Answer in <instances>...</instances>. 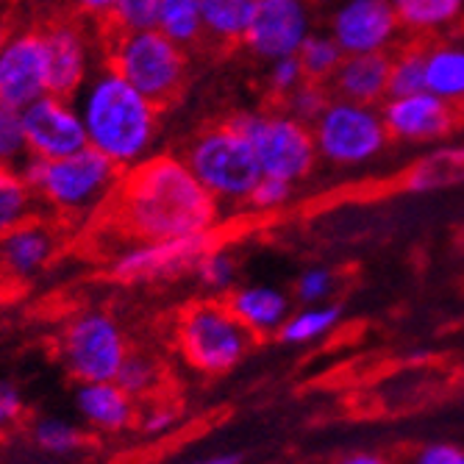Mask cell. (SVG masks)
Wrapping results in <instances>:
<instances>
[{"label": "cell", "instance_id": "1", "mask_svg": "<svg viewBox=\"0 0 464 464\" xmlns=\"http://www.w3.org/2000/svg\"><path fill=\"white\" fill-rule=\"evenodd\" d=\"M218 198L176 156H153L125 170L92 215V231L111 242H164L212 231Z\"/></svg>", "mask_w": 464, "mask_h": 464}, {"label": "cell", "instance_id": "2", "mask_svg": "<svg viewBox=\"0 0 464 464\" xmlns=\"http://www.w3.org/2000/svg\"><path fill=\"white\" fill-rule=\"evenodd\" d=\"M20 176L34 189L39 203L48 208V215L67 226L92 220V215L117 187L122 167L90 145L67 159L53 161L31 156Z\"/></svg>", "mask_w": 464, "mask_h": 464}, {"label": "cell", "instance_id": "3", "mask_svg": "<svg viewBox=\"0 0 464 464\" xmlns=\"http://www.w3.org/2000/svg\"><path fill=\"white\" fill-rule=\"evenodd\" d=\"M83 125L92 148L114 164L129 167L150 148L159 131V109L120 72L106 67L90 87Z\"/></svg>", "mask_w": 464, "mask_h": 464}, {"label": "cell", "instance_id": "4", "mask_svg": "<svg viewBox=\"0 0 464 464\" xmlns=\"http://www.w3.org/2000/svg\"><path fill=\"white\" fill-rule=\"evenodd\" d=\"M106 64L148 98L159 111L173 106L187 87L189 59L170 36L156 31L120 34L103 42Z\"/></svg>", "mask_w": 464, "mask_h": 464}, {"label": "cell", "instance_id": "5", "mask_svg": "<svg viewBox=\"0 0 464 464\" xmlns=\"http://www.w3.org/2000/svg\"><path fill=\"white\" fill-rule=\"evenodd\" d=\"M184 164L218 200H247L265 176L250 142L228 120L198 131L184 150Z\"/></svg>", "mask_w": 464, "mask_h": 464}, {"label": "cell", "instance_id": "6", "mask_svg": "<svg viewBox=\"0 0 464 464\" xmlns=\"http://www.w3.org/2000/svg\"><path fill=\"white\" fill-rule=\"evenodd\" d=\"M228 122L250 142L265 176L295 184L312 173L320 153L306 122L281 111H239Z\"/></svg>", "mask_w": 464, "mask_h": 464}, {"label": "cell", "instance_id": "7", "mask_svg": "<svg viewBox=\"0 0 464 464\" xmlns=\"http://www.w3.org/2000/svg\"><path fill=\"white\" fill-rule=\"evenodd\" d=\"M253 331L245 328L226 304L198 301L179 317L176 345L189 367L200 372H226L250 348Z\"/></svg>", "mask_w": 464, "mask_h": 464}, {"label": "cell", "instance_id": "8", "mask_svg": "<svg viewBox=\"0 0 464 464\" xmlns=\"http://www.w3.org/2000/svg\"><path fill=\"white\" fill-rule=\"evenodd\" d=\"M317 153L334 164H362L384 150L390 131L382 109L334 98L312 125Z\"/></svg>", "mask_w": 464, "mask_h": 464}, {"label": "cell", "instance_id": "9", "mask_svg": "<svg viewBox=\"0 0 464 464\" xmlns=\"http://www.w3.org/2000/svg\"><path fill=\"white\" fill-rule=\"evenodd\" d=\"M129 348L120 325L103 312H83L62 334V359L81 384L114 382Z\"/></svg>", "mask_w": 464, "mask_h": 464}, {"label": "cell", "instance_id": "10", "mask_svg": "<svg viewBox=\"0 0 464 464\" xmlns=\"http://www.w3.org/2000/svg\"><path fill=\"white\" fill-rule=\"evenodd\" d=\"M312 34V9L306 0H259L242 45L253 59L270 64L298 56Z\"/></svg>", "mask_w": 464, "mask_h": 464}, {"label": "cell", "instance_id": "11", "mask_svg": "<svg viewBox=\"0 0 464 464\" xmlns=\"http://www.w3.org/2000/svg\"><path fill=\"white\" fill-rule=\"evenodd\" d=\"M215 250V234L203 231L181 239H164V242H145L125 247L111 276L120 281H153V278H170L181 276L184 270H198L200 262Z\"/></svg>", "mask_w": 464, "mask_h": 464}, {"label": "cell", "instance_id": "12", "mask_svg": "<svg viewBox=\"0 0 464 464\" xmlns=\"http://www.w3.org/2000/svg\"><path fill=\"white\" fill-rule=\"evenodd\" d=\"M64 223L53 215H34L0 237V286H20L45 270L64 242Z\"/></svg>", "mask_w": 464, "mask_h": 464}, {"label": "cell", "instance_id": "13", "mask_svg": "<svg viewBox=\"0 0 464 464\" xmlns=\"http://www.w3.org/2000/svg\"><path fill=\"white\" fill-rule=\"evenodd\" d=\"M398 31L401 20L392 0H343L328 25L345 56L387 53Z\"/></svg>", "mask_w": 464, "mask_h": 464}, {"label": "cell", "instance_id": "14", "mask_svg": "<svg viewBox=\"0 0 464 464\" xmlns=\"http://www.w3.org/2000/svg\"><path fill=\"white\" fill-rule=\"evenodd\" d=\"M48 45L39 25H34L0 53V101H6L14 109L31 106L39 98H45L42 92H48Z\"/></svg>", "mask_w": 464, "mask_h": 464}, {"label": "cell", "instance_id": "15", "mask_svg": "<svg viewBox=\"0 0 464 464\" xmlns=\"http://www.w3.org/2000/svg\"><path fill=\"white\" fill-rule=\"evenodd\" d=\"M25 140L31 156L39 159H67L83 148H90L87 125L59 98L45 95L31 103L23 114Z\"/></svg>", "mask_w": 464, "mask_h": 464}, {"label": "cell", "instance_id": "16", "mask_svg": "<svg viewBox=\"0 0 464 464\" xmlns=\"http://www.w3.org/2000/svg\"><path fill=\"white\" fill-rule=\"evenodd\" d=\"M48 45L51 81L48 92L59 101H70L87 75V36L75 14H53L36 23Z\"/></svg>", "mask_w": 464, "mask_h": 464}, {"label": "cell", "instance_id": "17", "mask_svg": "<svg viewBox=\"0 0 464 464\" xmlns=\"http://www.w3.org/2000/svg\"><path fill=\"white\" fill-rule=\"evenodd\" d=\"M390 140L403 142H431L448 137L459 125V106H450L448 101L417 92L406 98H390L382 106Z\"/></svg>", "mask_w": 464, "mask_h": 464}, {"label": "cell", "instance_id": "18", "mask_svg": "<svg viewBox=\"0 0 464 464\" xmlns=\"http://www.w3.org/2000/svg\"><path fill=\"white\" fill-rule=\"evenodd\" d=\"M390 53H364V56H345L340 70L334 72L331 87L334 98L375 106L390 98Z\"/></svg>", "mask_w": 464, "mask_h": 464}, {"label": "cell", "instance_id": "19", "mask_svg": "<svg viewBox=\"0 0 464 464\" xmlns=\"http://www.w3.org/2000/svg\"><path fill=\"white\" fill-rule=\"evenodd\" d=\"M78 411L92 429L101 431H120L129 429L137 420L134 398L125 392L117 382H98V384H81L75 395Z\"/></svg>", "mask_w": 464, "mask_h": 464}, {"label": "cell", "instance_id": "20", "mask_svg": "<svg viewBox=\"0 0 464 464\" xmlns=\"http://www.w3.org/2000/svg\"><path fill=\"white\" fill-rule=\"evenodd\" d=\"M426 92L464 106V39H440L426 48Z\"/></svg>", "mask_w": 464, "mask_h": 464}, {"label": "cell", "instance_id": "21", "mask_svg": "<svg viewBox=\"0 0 464 464\" xmlns=\"http://www.w3.org/2000/svg\"><path fill=\"white\" fill-rule=\"evenodd\" d=\"M259 0H203V39L239 45L256 14Z\"/></svg>", "mask_w": 464, "mask_h": 464}, {"label": "cell", "instance_id": "22", "mask_svg": "<svg viewBox=\"0 0 464 464\" xmlns=\"http://www.w3.org/2000/svg\"><path fill=\"white\" fill-rule=\"evenodd\" d=\"M461 181H464V148H442L414 161L403 173L401 187L406 192H434Z\"/></svg>", "mask_w": 464, "mask_h": 464}, {"label": "cell", "instance_id": "23", "mask_svg": "<svg viewBox=\"0 0 464 464\" xmlns=\"http://www.w3.org/2000/svg\"><path fill=\"white\" fill-rule=\"evenodd\" d=\"M226 306L253 334H265V331L281 325V320L286 314V298L281 292L267 289V286L239 289L226 301Z\"/></svg>", "mask_w": 464, "mask_h": 464}, {"label": "cell", "instance_id": "24", "mask_svg": "<svg viewBox=\"0 0 464 464\" xmlns=\"http://www.w3.org/2000/svg\"><path fill=\"white\" fill-rule=\"evenodd\" d=\"M34 215H39V198L34 189L17 170L0 167V237L20 228Z\"/></svg>", "mask_w": 464, "mask_h": 464}, {"label": "cell", "instance_id": "25", "mask_svg": "<svg viewBox=\"0 0 464 464\" xmlns=\"http://www.w3.org/2000/svg\"><path fill=\"white\" fill-rule=\"evenodd\" d=\"M392 6L398 12L401 28L426 34L456 23L464 9V0H392Z\"/></svg>", "mask_w": 464, "mask_h": 464}, {"label": "cell", "instance_id": "26", "mask_svg": "<svg viewBox=\"0 0 464 464\" xmlns=\"http://www.w3.org/2000/svg\"><path fill=\"white\" fill-rule=\"evenodd\" d=\"M159 31L184 51L203 42V0H161Z\"/></svg>", "mask_w": 464, "mask_h": 464}, {"label": "cell", "instance_id": "27", "mask_svg": "<svg viewBox=\"0 0 464 464\" xmlns=\"http://www.w3.org/2000/svg\"><path fill=\"white\" fill-rule=\"evenodd\" d=\"M159 12H161V0H117L111 14L98 17V23L103 28V42L111 36H120V34L156 31Z\"/></svg>", "mask_w": 464, "mask_h": 464}, {"label": "cell", "instance_id": "28", "mask_svg": "<svg viewBox=\"0 0 464 464\" xmlns=\"http://www.w3.org/2000/svg\"><path fill=\"white\" fill-rule=\"evenodd\" d=\"M114 382L129 392L134 401L142 398V401H150V398H159V390H161V382H164V372L159 367L156 359L145 356V353H129L117 372Z\"/></svg>", "mask_w": 464, "mask_h": 464}, {"label": "cell", "instance_id": "29", "mask_svg": "<svg viewBox=\"0 0 464 464\" xmlns=\"http://www.w3.org/2000/svg\"><path fill=\"white\" fill-rule=\"evenodd\" d=\"M298 59L304 64L306 81L325 83L334 78L336 70H340V64L345 62V53L340 45H336V39L331 34H312L304 42V48L298 51Z\"/></svg>", "mask_w": 464, "mask_h": 464}, {"label": "cell", "instance_id": "30", "mask_svg": "<svg viewBox=\"0 0 464 464\" xmlns=\"http://www.w3.org/2000/svg\"><path fill=\"white\" fill-rule=\"evenodd\" d=\"M417 92H426V48L411 45L392 56L390 98H406Z\"/></svg>", "mask_w": 464, "mask_h": 464}, {"label": "cell", "instance_id": "31", "mask_svg": "<svg viewBox=\"0 0 464 464\" xmlns=\"http://www.w3.org/2000/svg\"><path fill=\"white\" fill-rule=\"evenodd\" d=\"M34 442L48 453L67 456V453L81 450L87 445V437H83L81 429H75L72 423H64V420H56V417H45V420H36Z\"/></svg>", "mask_w": 464, "mask_h": 464}, {"label": "cell", "instance_id": "32", "mask_svg": "<svg viewBox=\"0 0 464 464\" xmlns=\"http://www.w3.org/2000/svg\"><path fill=\"white\" fill-rule=\"evenodd\" d=\"M331 101L334 98H331V92L323 87V83L306 81V83H301V87L284 101V106H286V114H292L295 120H301L306 125H314V120L328 109Z\"/></svg>", "mask_w": 464, "mask_h": 464}, {"label": "cell", "instance_id": "33", "mask_svg": "<svg viewBox=\"0 0 464 464\" xmlns=\"http://www.w3.org/2000/svg\"><path fill=\"white\" fill-rule=\"evenodd\" d=\"M28 148L25 125L14 106L0 101V167H12Z\"/></svg>", "mask_w": 464, "mask_h": 464}, {"label": "cell", "instance_id": "34", "mask_svg": "<svg viewBox=\"0 0 464 464\" xmlns=\"http://www.w3.org/2000/svg\"><path fill=\"white\" fill-rule=\"evenodd\" d=\"M336 317H340V309L331 306V309H306L298 317H292L289 323H284L281 328V340L284 343H306L314 340L323 331H328Z\"/></svg>", "mask_w": 464, "mask_h": 464}, {"label": "cell", "instance_id": "35", "mask_svg": "<svg viewBox=\"0 0 464 464\" xmlns=\"http://www.w3.org/2000/svg\"><path fill=\"white\" fill-rule=\"evenodd\" d=\"M306 83V72H304V64L298 56H286V59H278V62H270L267 64V90L284 103L295 90Z\"/></svg>", "mask_w": 464, "mask_h": 464}, {"label": "cell", "instance_id": "36", "mask_svg": "<svg viewBox=\"0 0 464 464\" xmlns=\"http://www.w3.org/2000/svg\"><path fill=\"white\" fill-rule=\"evenodd\" d=\"M23 414H25V406H23L17 387L6 382V378H0V437L12 434L23 423Z\"/></svg>", "mask_w": 464, "mask_h": 464}, {"label": "cell", "instance_id": "37", "mask_svg": "<svg viewBox=\"0 0 464 464\" xmlns=\"http://www.w3.org/2000/svg\"><path fill=\"white\" fill-rule=\"evenodd\" d=\"M292 195V184L284 181V179H270V176H262V181L253 187L247 203L253 208H276L281 203H286Z\"/></svg>", "mask_w": 464, "mask_h": 464}, {"label": "cell", "instance_id": "38", "mask_svg": "<svg viewBox=\"0 0 464 464\" xmlns=\"http://www.w3.org/2000/svg\"><path fill=\"white\" fill-rule=\"evenodd\" d=\"M198 273H200L203 284L215 286V289H223V286H228L231 278H234V262L226 256V253L212 250V253H208V256L200 262Z\"/></svg>", "mask_w": 464, "mask_h": 464}, {"label": "cell", "instance_id": "39", "mask_svg": "<svg viewBox=\"0 0 464 464\" xmlns=\"http://www.w3.org/2000/svg\"><path fill=\"white\" fill-rule=\"evenodd\" d=\"M176 417H179V411H176V406H170V403H164L161 398H150V406L142 411V417H140V426L148 431V434H159V431H164V429H170L173 423H176Z\"/></svg>", "mask_w": 464, "mask_h": 464}, {"label": "cell", "instance_id": "40", "mask_svg": "<svg viewBox=\"0 0 464 464\" xmlns=\"http://www.w3.org/2000/svg\"><path fill=\"white\" fill-rule=\"evenodd\" d=\"M331 286H334V276L328 273V270H309L304 278H301V284H298V295H301V301H320L323 295H328L331 292Z\"/></svg>", "mask_w": 464, "mask_h": 464}, {"label": "cell", "instance_id": "41", "mask_svg": "<svg viewBox=\"0 0 464 464\" xmlns=\"http://www.w3.org/2000/svg\"><path fill=\"white\" fill-rule=\"evenodd\" d=\"M414 464H464V450L456 445H426L414 456Z\"/></svg>", "mask_w": 464, "mask_h": 464}, {"label": "cell", "instance_id": "42", "mask_svg": "<svg viewBox=\"0 0 464 464\" xmlns=\"http://www.w3.org/2000/svg\"><path fill=\"white\" fill-rule=\"evenodd\" d=\"M334 464H392V461L378 453H348L343 459H336Z\"/></svg>", "mask_w": 464, "mask_h": 464}, {"label": "cell", "instance_id": "43", "mask_svg": "<svg viewBox=\"0 0 464 464\" xmlns=\"http://www.w3.org/2000/svg\"><path fill=\"white\" fill-rule=\"evenodd\" d=\"M81 6L87 9L92 17H106V14H111V12H114L117 0H81Z\"/></svg>", "mask_w": 464, "mask_h": 464}, {"label": "cell", "instance_id": "44", "mask_svg": "<svg viewBox=\"0 0 464 464\" xmlns=\"http://www.w3.org/2000/svg\"><path fill=\"white\" fill-rule=\"evenodd\" d=\"M239 456H215V459H203V461H195V464H237Z\"/></svg>", "mask_w": 464, "mask_h": 464}, {"label": "cell", "instance_id": "45", "mask_svg": "<svg viewBox=\"0 0 464 464\" xmlns=\"http://www.w3.org/2000/svg\"><path fill=\"white\" fill-rule=\"evenodd\" d=\"M4 36H6V31H4V25H0V45H4Z\"/></svg>", "mask_w": 464, "mask_h": 464}]
</instances>
